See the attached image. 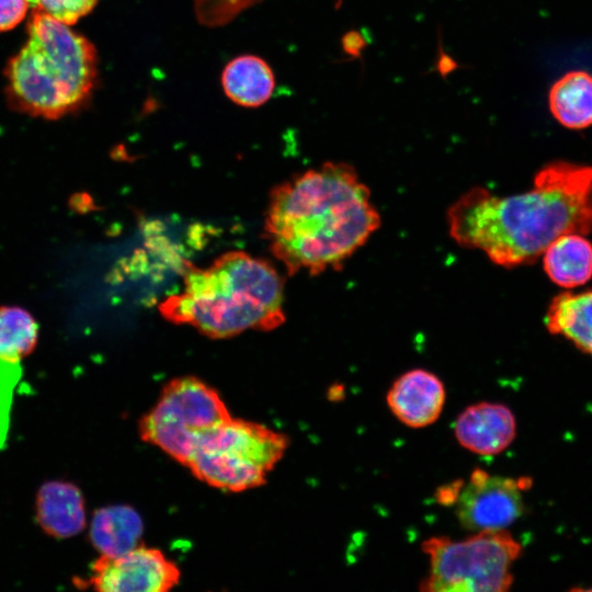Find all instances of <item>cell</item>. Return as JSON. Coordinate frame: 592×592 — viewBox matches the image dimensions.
Wrapping results in <instances>:
<instances>
[{"label": "cell", "instance_id": "6da1fadb", "mask_svg": "<svg viewBox=\"0 0 592 592\" xmlns=\"http://www.w3.org/2000/svg\"><path fill=\"white\" fill-rule=\"evenodd\" d=\"M447 221L459 246L480 250L497 265L532 263L558 237L592 230V167L548 163L528 191L513 195L471 189L449 207Z\"/></svg>", "mask_w": 592, "mask_h": 592}, {"label": "cell", "instance_id": "7a4b0ae2", "mask_svg": "<svg viewBox=\"0 0 592 592\" xmlns=\"http://www.w3.org/2000/svg\"><path fill=\"white\" fill-rule=\"evenodd\" d=\"M369 189L343 162H326L275 186L264 213L270 250L288 274L341 267L379 228Z\"/></svg>", "mask_w": 592, "mask_h": 592}, {"label": "cell", "instance_id": "3957f363", "mask_svg": "<svg viewBox=\"0 0 592 592\" xmlns=\"http://www.w3.org/2000/svg\"><path fill=\"white\" fill-rule=\"evenodd\" d=\"M161 316L212 339L270 331L285 321L284 282L265 260L229 251L209 265H189L183 288L159 304Z\"/></svg>", "mask_w": 592, "mask_h": 592}, {"label": "cell", "instance_id": "277c9868", "mask_svg": "<svg viewBox=\"0 0 592 592\" xmlns=\"http://www.w3.org/2000/svg\"><path fill=\"white\" fill-rule=\"evenodd\" d=\"M96 70V50L87 37L33 9L27 41L5 68L8 102L33 117L60 118L88 101Z\"/></svg>", "mask_w": 592, "mask_h": 592}, {"label": "cell", "instance_id": "5b68a950", "mask_svg": "<svg viewBox=\"0 0 592 592\" xmlns=\"http://www.w3.org/2000/svg\"><path fill=\"white\" fill-rule=\"evenodd\" d=\"M430 569L420 582L428 592H505L522 545L506 531H480L454 540L432 536L421 544Z\"/></svg>", "mask_w": 592, "mask_h": 592}, {"label": "cell", "instance_id": "8992f818", "mask_svg": "<svg viewBox=\"0 0 592 592\" xmlns=\"http://www.w3.org/2000/svg\"><path fill=\"white\" fill-rule=\"evenodd\" d=\"M287 445L284 434L230 417L202 441L186 467L209 486L243 491L265 481Z\"/></svg>", "mask_w": 592, "mask_h": 592}, {"label": "cell", "instance_id": "52a82bcc", "mask_svg": "<svg viewBox=\"0 0 592 592\" xmlns=\"http://www.w3.org/2000/svg\"><path fill=\"white\" fill-rule=\"evenodd\" d=\"M230 418L218 392L195 377L171 380L139 423L144 441L187 465L202 441Z\"/></svg>", "mask_w": 592, "mask_h": 592}, {"label": "cell", "instance_id": "ba28073f", "mask_svg": "<svg viewBox=\"0 0 592 592\" xmlns=\"http://www.w3.org/2000/svg\"><path fill=\"white\" fill-rule=\"evenodd\" d=\"M531 485L530 478L491 476L474 469L455 502L460 525L474 532L506 530L522 516V491Z\"/></svg>", "mask_w": 592, "mask_h": 592}, {"label": "cell", "instance_id": "9c48e42d", "mask_svg": "<svg viewBox=\"0 0 592 592\" xmlns=\"http://www.w3.org/2000/svg\"><path fill=\"white\" fill-rule=\"evenodd\" d=\"M180 571L159 549L137 546L116 557L102 556L91 565L87 581L75 583L103 592H163L175 585Z\"/></svg>", "mask_w": 592, "mask_h": 592}, {"label": "cell", "instance_id": "30bf717a", "mask_svg": "<svg viewBox=\"0 0 592 592\" xmlns=\"http://www.w3.org/2000/svg\"><path fill=\"white\" fill-rule=\"evenodd\" d=\"M446 400L443 382L434 373L414 368L401 374L389 387L386 402L405 425L421 429L433 424Z\"/></svg>", "mask_w": 592, "mask_h": 592}, {"label": "cell", "instance_id": "8fae6325", "mask_svg": "<svg viewBox=\"0 0 592 592\" xmlns=\"http://www.w3.org/2000/svg\"><path fill=\"white\" fill-rule=\"evenodd\" d=\"M454 435L465 449L493 456L505 451L516 436L512 410L499 402L479 401L466 407L454 424Z\"/></svg>", "mask_w": 592, "mask_h": 592}, {"label": "cell", "instance_id": "7c38bea8", "mask_svg": "<svg viewBox=\"0 0 592 592\" xmlns=\"http://www.w3.org/2000/svg\"><path fill=\"white\" fill-rule=\"evenodd\" d=\"M35 519L45 534L66 539L87 526L84 499L78 486L69 481L44 482L35 500Z\"/></svg>", "mask_w": 592, "mask_h": 592}, {"label": "cell", "instance_id": "4fadbf2b", "mask_svg": "<svg viewBox=\"0 0 592 592\" xmlns=\"http://www.w3.org/2000/svg\"><path fill=\"white\" fill-rule=\"evenodd\" d=\"M143 531L141 517L135 509L113 504L93 513L89 538L102 556L116 557L139 546Z\"/></svg>", "mask_w": 592, "mask_h": 592}, {"label": "cell", "instance_id": "5bb4252c", "mask_svg": "<svg viewBox=\"0 0 592 592\" xmlns=\"http://www.w3.org/2000/svg\"><path fill=\"white\" fill-rule=\"evenodd\" d=\"M220 82L231 102L249 109L266 103L275 88L274 73L269 64L249 54L231 59L223 69Z\"/></svg>", "mask_w": 592, "mask_h": 592}, {"label": "cell", "instance_id": "9a60e30c", "mask_svg": "<svg viewBox=\"0 0 592 592\" xmlns=\"http://www.w3.org/2000/svg\"><path fill=\"white\" fill-rule=\"evenodd\" d=\"M545 325L554 335L570 341L592 356V289L562 292L548 306Z\"/></svg>", "mask_w": 592, "mask_h": 592}, {"label": "cell", "instance_id": "2e32d148", "mask_svg": "<svg viewBox=\"0 0 592 592\" xmlns=\"http://www.w3.org/2000/svg\"><path fill=\"white\" fill-rule=\"evenodd\" d=\"M581 234H566L543 253L547 276L558 286L574 288L592 278V243Z\"/></svg>", "mask_w": 592, "mask_h": 592}, {"label": "cell", "instance_id": "e0dca14e", "mask_svg": "<svg viewBox=\"0 0 592 592\" xmlns=\"http://www.w3.org/2000/svg\"><path fill=\"white\" fill-rule=\"evenodd\" d=\"M554 117L565 127L582 129L592 125V76L570 71L558 79L548 95Z\"/></svg>", "mask_w": 592, "mask_h": 592}, {"label": "cell", "instance_id": "ac0fdd59", "mask_svg": "<svg viewBox=\"0 0 592 592\" xmlns=\"http://www.w3.org/2000/svg\"><path fill=\"white\" fill-rule=\"evenodd\" d=\"M39 327L19 306H0V360L20 364L37 345Z\"/></svg>", "mask_w": 592, "mask_h": 592}, {"label": "cell", "instance_id": "d6986e66", "mask_svg": "<svg viewBox=\"0 0 592 592\" xmlns=\"http://www.w3.org/2000/svg\"><path fill=\"white\" fill-rule=\"evenodd\" d=\"M20 364L0 360V449L7 445L14 389L21 378Z\"/></svg>", "mask_w": 592, "mask_h": 592}, {"label": "cell", "instance_id": "ffe728a7", "mask_svg": "<svg viewBox=\"0 0 592 592\" xmlns=\"http://www.w3.org/2000/svg\"><path fill=\"white\" fill-rule=\"evenodd\" d=\"M96 2L98 0H33V9H38L70 26L90 13Z\"/></svg>", "mask_w": 592, "mask_h": 592}, {"label": "cell", "instance_id": "44dd1931", "mask_svg": "<svg viewBox=\"0 0 592 592\" xmlns=\"http://www.w3.org/2000/svg\"><path fill=\"white\" fill-rule=\"evenodd\" d=\"M30 7V0H0V32L10 31L21 23Z\"/></svg>", "mask_w": 592, "mask_h": 592}, {"label": "cell", "instance_id": "7402d4cb", "mask_svg": "<svg viewBox=\"0 0 592 592\" xmlns=\"http://www.w3.org/2000/svg\"><path fill=\"white\" fill-rule=\"evenodd\" d=\"M462 481H454L453 483L448 485L447 487H442L437 490V493L435 494L437 502L441 504H453L456 502L458 494L460 492V489L463 487Z\"/></svg>", "mask_w": 592, "mask_h": 592}, {"label": "cell", "instance_id": "603a6c76", "mask_svg": "<svg viewBox=\"0 0 592 592\" xmlns=\"http://www.w3.org/2000/svg\"><path fill=\"white\" fill-rule=\"evenodd\" d=\"M587 591H592V588L585 589Z\"/></svg>", "mask_w": 592, "mask_h": 592}, {"label": "cell", "instance_id": "cb8c5ba5", "mask_svg": "<svg viewBox=\"0 0 592 592\" xmlns=\"http://www.w3.org/2000/svg\"><path fill=\"white\" fill-rule=\"evenodd\" d=\"M30 2H31V5H32V8H33V0H30Z\"/></svg>", "mask_w": 592, "mask_h": 592}]
</instances>
